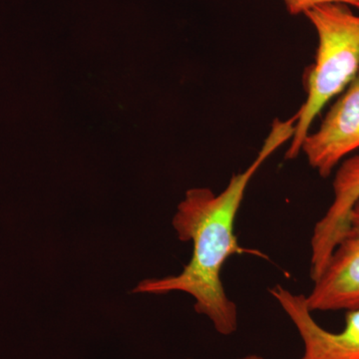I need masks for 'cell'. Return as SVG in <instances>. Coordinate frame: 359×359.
I'll return each mask as SVG.
<instances>
[{
    "instance_id": "obj_2",
    "label": "cell",
    "mask_w": 359,
    "mask_h": 359,
    "mask_svg": "<svg viewBox=\"0 0 359 359\" xmlns=\"http://www.w3.org/2000/svg\"><path fill=\"white\" fill-rule=\"evenodd\" d=\"M318 35L313 65L306 71V99L297 111L285 158L301 154L304 139L323 108L339 96L359 72V15L344 4L313 7L304 14Z\"/></svg>"
},
{
    "instance_id": "obj_6",
    "label": "cell",
    "mask_w": 359,
    "mask_h": 359,
    "mask_svg": "<svg viewBox=\"0 0 359 359\" xmlns=\"http://www.w3.org/2000/svg\"><path fill=\"white\" fill-rule=\"evenodd\" d=\"M334 199L314 226L311 238V271L313 282L323 273L335 245L346 230L348 215L359 201V155L340 163L332 182Z\"/></svg>"
},
{
    "instance_id": "obj_4",
    "label": "cell",
    "mask_w": 359,
    "mask_h": 359,
    "mask_svg": "<svg viewBox=\"0 0 359 359\" xmlns=\"http://www.w3.org/2000/svg\"><path fill=\"white\" fill-rule=\"evenodd\" d=\"M306 295L311 311L359 308V201L348 215L346 230L321 275Z\"/></svg>"
},
{
    "instance_id": "obj_3",
    "label": "cell",
    "mask_w": 359,
    "mask_h": 359,
    "mask_svg": "<svg viewBox=\"0 0 359 359\" xmlns=\"http://www.w3.org/2000/svg\"><path fill=\"white\" fill-rule=\"evenodd\" d=\"M358 149L359 72L328 111L320 128L306 137L301 153L309 166L327 178Z\"/></svg>"
},
{
    "instance_id": "obj_1",
    "label": "cell",
    "mask_w": 359,
    "mask_h": 359,
    "mask_svg": "<svg viewBox=\"0 0 359 359\" xmlns=\"http://www.w3.org/2000/svg\"><path fill=\"white\" fill-rule=\"evenodd\" d=\"M297 117L276 119L261 150L245 171L233 175L221 193L196 188L186 193L178 205L173 226L180 241L192 242L190 262L177 276L149 278L138 283L136 294H165L182 292L195 299V311L207 316L219 334L229 337L238 330V308L229 299L221 273L235 255H252L269 259L259 250L238 244L236 218L245 191L259 168L278 148L292 140Z\"/></svg>"
},
{
    "instance_id": "obj_5",
    "label": "cell",
    "mask_w": 359,
    "mask_h": 359,
    "mask_svg": "<svg viewBox=\"0 0 359 359\" xmlns=\"http://www.w3.org/2000/svg\"><path fill=\"white\" fill-rule=\"evenodd\" d=\"M269 292L299 332L304 344L299 359H359V308L346 311L341 332H332L314 320L306 295L294 294L282 285Z\"/></svg>"
},
{
    "instance_id": "obj_8",
    "label": "cell",
    "mask_w": 359,
    "mask_h": 359,
    "mask_svg": "<svg viewBox=\"0 0 359 359\" xmlns=\"http://www.w3.org/2000/svg\"><path fill=\"white\" fill-rule=\"evenodd\" d=\"M240 359H264L263 356L257 355V354H249V355H245L244 358Z\"/></svg>"
},
{
    "instance_id": "obj_7",
    "label": "cell",
    "mask_w": 359,
    "mask_h": 359,
    "mask_svg": "<svg viewBox=\"0 0 359 359\" xmlns=\"http://www.w3.org/2000/svg\"><path fill=\"white\" fill-rule=\"evenodd\" d=\"M285 8L292 15L306 14L313 7L327 4H344L359 8V0H283Z\"/></svg>"
}]
</instances>
